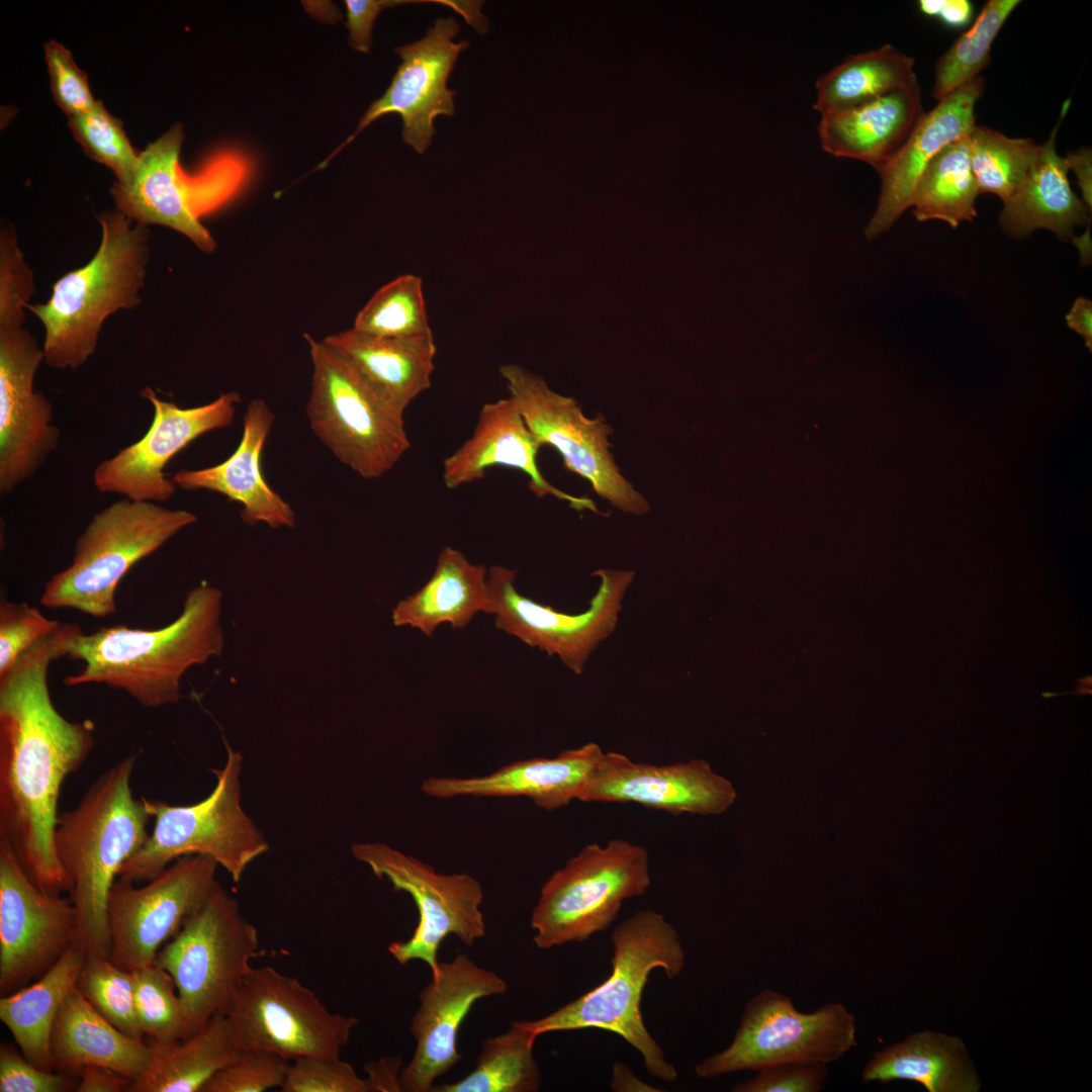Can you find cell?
Wrapping results in <instances>:
<instances>
[{
	"label": "cell",
	"instance_id": "46",
	"mask_svg": "<svg viewBox=\"0 0 1092 1092\" xmlns=\"http://www.w3.org/2000/svg\"><path fill=\"white\" fill-rule=\"evenodd\" d=\"M289 1060L264 1051H242L203 1086L201 1092H264L281 1088Z\"/></svg>",
	"mask_w": 1092,
	"mask_h": 1092
},
{
	"label": "cell",
	"instance_id": "33",
	"mask_svg": "<svg viewBox=\"0 0 1092 1092\" xmlns=\"http://www.w3.org/2000/svg\"><path fill=\"white\" fill-rule=\"evenodd\" d=\"M148 1044L149 1064L132 1081L131 1092H201L214 1074L242 1053L225 1013L215 1014L198 1031L182 1040H150Z\"/></svg>",
	"mask_w": 1092,
	"mask_h": 1092
},
{
	"label": "cell",
	"instance_id": "21",
	"mask_svg": "<svg viewBox=\"0 0 1092 1092\" xmlns=\"http://www.w3.org/2000/svg\"><path fill=\"white\" fill-rule=\"evenodd\" d=\"M460 31L453 17L439 18L421 39L394 49L401 59L384 94L372 102L355 131L318 167L325 166L375 119L398 113L402 119V140L423 154L435 134L438 115L453 116L455 90L447 81L466 40L454 41Z\"/></svg>",
	"mask_w": 1092,
	"mask_h": 1092
},
{
	"label": "cell",
	"instance_id": "45",
	"mask_svg": "<svg viewBox=\"0 0 1092 1092\" xmlns=\"http://www.w3.org/2000/svg\"><path fill=\"white\" fill-rule=\"evenodd\" d=\"M34 292L33 273L14 231L5 226L0 236V328L24 325L25 310Z\"/></svg>",
	"mask_w": 1092,
	"mask_h": 1092
},
{
	"label": "cell",
	"instance_id": "11",
	"mask_svg": "<svg viewBox=\"0 0 1092 1092\" xmlns=\"http://www.w3.org/2000/svg\"><path fill=\"white\" fill-rule=\"evenodd\" d=\"M647 850L623 839L585 845L543 884L532 910L540 949L582 942L607 929L622 903L650 885Z\"/></svg>",
	"mask_w": 1092,
	"mask_h": 1092
},
{
	"label": "cell",
	"instance_id": "37",
	"mask_svg": "<svg viewBox=\"0 0 1092 1092\" xmlns=\"http://www.w3.org/2000/svg\"><path fill=\"white\" fill-rule=\"evenodd\" d=\"M979 195L972 171L969 134L945 146L928 164L911 207L919 221L938 219L951 228L977 216Z\"/></svg>",
	"mask_w": 1092,
	"mask_h": 1092
},
{
	"label": "cell",
	"instance_id": "49",
	"mask_svg": "<svg viewBox=\"0 0 1092 1092\" xmlns=\"http://www.w3.org/2000/svg\"><path fill=\"white\" fill-rule=\"evenodd\" d=\"M43 49L57 105L68 117L92 109L98 100L94 99L87 75L77 66L71 52L54 39L47 41Z\"/></svg>",
	"mask_w": 1092,
	"mask_h": 1092
},
{
	"label": "cell",
	"instance_id": "22",
	"mask_svg": "<svg viewBox=\"0 0 1092 1092\" xmlns=\"http://www.w3.org/2000/svg\"><path fill=\"white\" fill-rule=\"evenodd\" d=\"M507 989L505 979L464 953L440 963L439 973L420 993V1005L412 1017L410 1030L416 1049L400 1070V1090L432 1092L435 1081L462 1059L457 1050L458 1031L474 1003Z\"/></svg>",
	"mask_w": 1092,
	"mask_h": 1092
},
{
	"label": "cell",
	"instance_id": "54",
	"mask_svg": "<svg viewBox=\"0 0 1092 1092\" xmlns=\"http://www.w3.org/2000/svg\"><path fill=\"white\" fill-rule=\"evenodd\" d=\"M399 1057H382L378 1061H372L365 1066L367 1073L366 1082L369 1092H398Z\"/></svg>",
	"mask_w": 1092,
	"mask_h": 1092
},
{
	"label": "cell",
	"instance_id": "27",
	"mask_svg": "<svg viewBox=\"0 0 1092 1092\" xmlns=\"http://www.w3.org/2000/svg\"><path fill=\"white\" fill-rule=\"evenodd\" d=\"M274 423V415L262 399L252 400L243 418V435L234 453L223 462L205 468L182 469L172 480L177 487L205 489L242 504V520L266 523L271 528L293 527L295 515L266 482L261 471V454Z\"/></svg>",
	"mask_w": 1092,
	"mask_h": 1092
},
{
	"label": "cell",
	"instance_id": "38",
	"mask_svg": "<svg viewBox=\"0 0 1092 1092\" xmlns=\"http://www.w3.org/2000/svg\"><path fill=\"white\" fill-rule=\"evenodd\" d=\"M538 1035L513 1022L502 1034L486 1038L475 1068L464 1078L435 1085L432 1092H536L542 1073L534 1058Z\"/></svg>",
	"mask_w": 1092,
	"mask_h": 1092
},
{
	"label": "cell",
	"instance_id": "47",
	"mask_svg": "<svg viewBox=\"0 0 1092 1092\" xmlns=\"http://www.w3.org/2000/svg\"><path fill=\"white\" fill-rule=\"evenodd\" d=\"M282 1092H369L365 1078L340 1058L301 1057L290 1064Z\"/></svg>",
	"mask_w": 1092,
	"mask_h": 1092
},
{
	"label": "cell",
	"instance_id": "14",
	"mask_svg": "<svg viewBox=\"0 0 1092 1092\" xmlns=\"http://www.w3.org/2000/svg\"><path fill=\"white\" fill-rule=\"evenodd\" d=\"M351 852L378 879H386L395 891L407 893L417 906L419 921L412 936L388 945L389 953L400 965L422 961L435 977L440 966L439 947L448 935H455L467 946L485 936L480 909L483 891L471 875L440 874L382 842L354 843Z\"/></svg>",
	"mask_w": 1092,
	"mask_h": 1092
},
{
	"label": "cell",
	"instance_id": "43",
	"mask_svg": "<svg viewBox=\"0 0 1092 1092\" xmlns=\"http://www.w3.org/2000/svg\"><path fill=\"white\" fill-rule=\"evenodd\" d=\"M135 1007L145 1035L158 1042L189 1036L183 1005L171 975L155 964L132 972Z\"/></svg>",
	"mask_w": 1092,
	"mask_h": 1092
},
{
	"label": "cell",
	"instance_id": "17",
	"mask_svg": "<svg viewBox=\"0 0 1092 1092\" xmlns=\"http://www.w3.org/2000/svg\"><path fill=\"white\" fill-rule=\"evenodd\" d=\"M600 578L588 608L566 614L521 595L515 587L516 571L491 566L487 573L489 606L495 626L550 656H557L572 672L581 674L593 652L616 629L624 597L632 584V570L598 569Z\"/></svg>",
	"mask_w": 1092,
	"mask_h": 1092
},
{
	"label": "cell",
	"instance_id": "41",
	"mask_svg": "<svg viewBox=\"0 0 1092 1092\" xmlns=\"http://www.w3.org/2000/svg\"><path fill=\"white\" fill-rule=\"evenodd\" d=\"M353 330L376 337L433 334L420 276L403 274L380 287L355 317Z\"/></svg>",
	"mask_w": 1092,
	"mask_h": 1092
},
{
	"label": "cell",
	"instance_id": "35",
	"mask_svg": "<svg viewBox=\"0 0 1092 1092\" xmlns=\"http://www.w3.org/2000/svg\"><path fill=\"white\" fill-rule=\"evenodd\" d=\"M76 943L32 985L0 999V1019L21 1054L32 1064L53 1071L50 1042L59 1009L76 985L86 962Z\"/></svg>",
	"mask_w": 1092,
	"mask_h": 1092
},
{
	"label": "cell",
	"instance_id": "59",
	"mask_svg": "<svg viewBox=\"0 0 1092 1092\" xmlns=\"http://www.w3.org/2000/svg\"><path fill=\"white\" fill-rule=\"evenodd\" d=\"M1071 241H1073V243L1079 249L1082 263H1086V264L1090 263V261H1091L1090 229L1088 228L1086 230V232L1083 234V236H1081L1079 238L1073 237L1071 239Z\"/></svg>",
	"mask_w": 1092,
	"mask_h": 1092
},
{
	"label": "cell",
	"instance_id": "16",
	"mask_svg": "<svg viewBox=\"0 0 1092 1092\" xmlns=\"http://www.w3.org/2000/svg\"><path fill=\"white\" fill-rule=\"evenodd\" d=\"M211 857L182 856L142 887L116 880L106 917L109 960L134 972L155 964L160 947L205 903L218 883Z\"/></svg>",
	"mask_w": 1092,
	"mask_h": 1092
},
{
	"label": "cell",
	"instance_id": "25",
	"mask_svg": "<svg viewBox=\"0 0 1092 1092\" xmlns=\"http://www.w3.org/2000/svg\"><path fill=\"white\" fill-rule=\"evenodd\" d=\"M540 447L511 396L487 402L470 438L445 458L444 484L455 489L483 478L490 468L508 467L526 473L539 497L552 495L575 510L600 513L592 499L568 494L545 479L537 465Z\"/></svg>",
	"mask_w": 1092,
	"mask_h": 1092
},
{
	"label": "cell",
	"instance_id": "9",
	"mask_svg": "<svg viewBox=\"0 0 1092 1092\" xmlns=\"http://www.w3.org/2000/svg\"><path fill=\"white\" fill-rule=\"evenodd\" d=\"M312 365L306 416L315 437L365 479L391 470L411 448L403 415L324 341L305 334Z\"/></svg>",
	"mask_w": 1092,
	"mask_h": 1092
},
{
	"label": "cell",
	"instance_id": "39",
	"mask_svg": "<svg viewBox=\"0 0 1092 1092\" xmlns=\"http://www.w3.org/2000/svg\"><path fill=\"white\" fill-rule=\"evenodd\" d=\"M1019 0H989L935 66L932 97L939 101L970 83L990 63L992 44Z\"/></svg>",
	"mask_w": 1092,
	"mask_h": 1092
},
{
	"label": "cell",
	"instance_id": "10",
	"mask_svg": "<svg viewBox=\"0 0 1092 1092\" xmlns=\"http://www.w3.org/2000/svg\"><path fill=\"white\" fill-rule=\"evenodd\" d=\"M258 951L256 926L217 883L155 961L175 982L189 1036L215 1014L226 1013Z\"/></svg>",
	"mask_w": 1092,
	"mask_h": 1092
},
{
	"label": "cell",
	"instance_id": "29",
	"mask_svg": "<svg viewBox=\"0 0 1092 1092\" xmlns=\"http://www.w3.org/2000/svg\"><path fill=\"white\" fill-rule=\"evenodd\" d=\"M323 341L402 415L408 404L431 386L437 353L433 334L387 338L350 329L330 335Z\"/></svg>",
	"mask_w": 1092,
	"mask_h": 1092
},
{
	"label": "cell",
	"instance_id": "42",
	"mask_svg": "<svg viewBox=\"0 0 1092 1092\" xmlns=\"http://www.w3.org/2000/svg\"><path fill=\"white\" fill-rule=\"evenodd\" d=\"M77 988L84 998L117 1029L143 1040L135 1007L133 973L114 965L109 958H90L79 974Z\"/></svg>",
	"mask_w": 1092,
	"mask_h": 1092
},
{
	"label": "cell",
	"instance_id": "15",
	"mask_svg": "<svg viewBox=\"0 0 1092 1092\" xmlns=\"http://www.w3.org/2000/svg\"><path fill=\"white\" fill-rule=\"evenodd\" d=\"M510 396L538 441L561 455L565 467L586 479L614 508L645 515L647 499L621 473L610 451L611 427L599 415L585 417L578 402L552 390L545 380L517 364L499 369Z\"/></svg>",
	"mask_w": 1092,
	"mask_h": 1092
},
{
	"label": "cell",
	"instance_id": "60",
	"mask_svg": "<svg viewBox=\"0 0 1092 1092\" xmlns=\"http://www.w3.org/2000/svg\"><path fill=\"white\" fill-rule=\"evenodd\" d=\"M943 0H920L918 1L919 11L929 17H936Z\"/></svg>",
	"mask_w": 1092,
	"mask_h": 1092
},
{
	"label": "cell",
	"instance_id": "32",
	"mask_svg": "<svg viewBox=\"0 0 1092 1092\" xmlns=\"http://www.w3.org/2000/svg\"><path fill=\"white\" fill-rule=\"evenodd\" d=\"M485 566L471 563L457 549L445 547L431 578L392 610L395 626H411L431 636L441 624L463 628L479 612H488Z\"/></svg>",
	"mask_w": 1092,
	"mask_h": 1092
},
{
	"label": "cell",
	"instance_id": "40",
	"mask_svg": "<svg viewBox=\"0 0 1092 1092\" xmlns=\"http://www.w3.org/2000/svg\"><path fill=\"white\" fill-rule=\"evenodd\" d=\"M972 171L979 194L992 193L1004 202L1018 189L1039 152L1030 139L1009 138L975 125L969 133Z\"/></svg>",
	"mask_w": 1092,
	"mask_h": 1092
},
{
	"label": "cell",
	"instance_id": "57",
	"mask_svg": "<svg viewBox=\"0 0 1092 1092\" xmlns=\"http://www.w3.org/2000/svg\"><path fill=\"white\" fill-rule=\"evenodd\" d=\"M974 7L968 0H943L937 18L947 27L964 28L973 19Z\"/></svg>",
	"mask_w": 1092,
	"mask_h": 1092
},
{
	"label": "cell",
	"instance_id": "5",
	"mask_svg": "<svg viewBox=\"0 0 1092 1092\" xmlns=\"http://www.w3.org/2000/svg\"><path fill=\"white\" fill-rule=\"evenodd\" d=\"M611 940L612 973L603 983L548 1015L519 1022L538 1036L588 1027L617 1033L640 1053L648 1074L674 1082V1066L644 1025L641 999L652 970L663 969L668 979L681 973L679 935L662 914L641 910L620 923Z\"/></svg>",
	"mask_w": 1092,
	"mask_h": 1092
},
{
	"label": "cell",
	"instance_id": "2",
	"mask_svg": "<svg viewBox=\"0 0 1092 1092\" xmlns=\"http://www.w3.org/2000/svg\"><path fill=\"white\" fill-rule=\"evenodd\" d=\"M140 752L102 772L78 805L58 816L55 845L76 915V944L90 958H109L106 908L122 864L149 838L151 817L133 798L130 778Z\"/></svg>",
	"mask_w": 1092,
	"mask_h": 1092
},
{
	"label": "cell",
	"instance_id": "1",
	"mask_svg": "<svg viewBox=\"0 0 1092 1092\" xmlns=\"http://www.w3.org/2000/svg\"><path fill=\"white\" fill-rule=\"evenodd\" d=\"M82 629L60 624L0 675V838L42 890H67L55 832L63 782L94 746V724L70 721L55 707L49 667Z\"/></svg>",
	"mask_w": 1092,
	"mask_h": 1092
},
{
	"label": "cell",
	"instance_id": "13",
	"mask_svg": "<svg viewBox=\"0 0 1092 1092\" xmlns=\"http://www.w3.org/2000/svg\"><path fill=\"white\" fill-rule=\"evenodd\" d=\"M241 1051H264L287 1060L340 1058L353 1016L331 1012L298 979L270 966L252 968L225 1013Z\"/></svg>",
	"mask_w": 1092,
	"mask_h": 1092
},
{
	"label": "cell",
	"instance_id": "7",
	"mask_svg": "<svg viewBox=\"0 0 1092 1092\" xmlns=\"http://www.w3.org/2000/svg\"><path fill=\"white\" fill-rule=\"evenodd\" d=\"M183 126L173 125L140 153L131 178L115 182L110 193L116 209L134 222L170 228L198 249L212 253L216 243L201 218L232 201L252 174V162L233 148L213 153L194 173H187L179 156Z\"/></svg>",
	"mask_w": 1092,
	"mask_h": 1092
},
{
	"label": "cell",
	"instance_id": "26",
	"mask_svg": "<svg viewBox=\"0 0 1092 1092\" xmlns=\"http://www.w3.org/2000/svg\"><path fill=\"white\" fill-rule=\"evenodd\" d=\"M594 742L566 749L555 757H536L507 764L489 775L474 778H428L421 790L428 796L527 797L535 805L553 811L580 800L604 757Z\"/></svg>",
	"mask_w": 1092,
	"mask_h": 1092
},
{
	"label": "cell",
	"instance_id": "48",
	"mask_svg": "<svg viewBox=\"0 0 1092 1092\" xmlns=\"http://www.w3.org/2000/svg\"><path fill=\"white\" fill-rule=\"evenodd\" d=\"M60 621L47 618L38 608L24 602L0 603V675L26 649L54 630Z\"/></svg>",
	"mask_w": 1092,
	"mask_h": 1092
},
{
	"label": "cell",
	"instance_id": "44",
	"mask_svg": "<svg viewBox=\"0 0 1092 1092\" xmlns=\"http://www.w3.org/2000/svg\"><path fill=\"white\" fill-rule=\"evenodd\" d=\"M68 124L84 152L109 168L116 182L125 183L131 178L140 153L131 147L121 121L100 100L92 109L69 116Z\"/></svg>",
	"mask_w": 1092,
	"mask_h": 1092
},
{
	"label": "cell",
	"instance_id": "20",
	"mask_svg": "<svg viewBox=\"0 0 1092 1092\" xmlns=\"http://www.w3.org/2000/svg\"><path fill=\"white\" fill-rule=\"evenodd\" d=\"M43 352L24 327L0 328V492L32 478L59 448L50 399L33 387Z\"/></svg>",
	"mask_w": 1092,
	"mask_h": 1092
},
{
	"label": "cell",
	"instance_id": "52",
	"mask_svg": "<svg viewBox=\"0 0 1092 1092\" xmlns=\"http://www.w3.org/2000/svg\"><path fill=\"white\" fill-rule=\"evenodd\" d=\"M410 3H436L448 6L454 11L458 2L454 0H346V26L350 33V44L360 53L368 54L372 43V27L378 14L390 7Z\"/></svg>",
	"mask_w": 1092,
	"mask_h": 1092
},
{
	"label": "cell",
	"instance_id": "55",
	"mask_svg": "<svg viewBox=\"0 0 1092 1092\" xmlns=\"http://www.w3.org/2000/svg\"><path fill=\"white\" fill-rule=\"evenodd\" d=\"M1069 170H1073L1082 198L1088 210L1092 209V152L1090 148H1082L1076 152H1070L1065 157Z\"/></svg>",
	"mask_w": 1092,
	"mask_h": 1092
},
{
	"label": "cell",
	"instance_id": "50",
	"mask_svg": "<svg viewBox=\"0 0 1092 1092\" xmlns=\"http://www.w3.org/2000/svg\"><path fill=\"white\" fill-rule=\"evenodd\" d=\"M827 1064H785L763 1068L746 1082H740L733 1092H818L827 1080Z\"/></svg>",
	"mask_w": 1092,
	"mask_h": 1092
},
{
	"label": "cell",
	"instance_id": "18",
	"mask_svg": "<svg viewBox=\"0 0 1092 1092\" xmlns=\"http://www.w3.org/2000/svg\"><path fill=\"white\" fill-rule=\"evenodd\" d=\"M141 395L154 408L151 427L139 441L101 461L93 472V483L102 493L134 502H167L177 487L164 472L168 462L203 434L229 427L241 396L225 392L206 404L182 408L161 399L151 387H145Z\"/></svg>",
	"mask_w": 1092,
	"mask_h": 1092
},
{
	"label": "cell",
	"instance_id": "23",
	"mask_svg": "<svg viewBox=\"0 0 1092 1092\" xmlns=\"http://www.w3.org/2000/svg\"><path fill=\"white\" fill-rule=\"evenodd\" d=\"M736 796L732 784L705 760L656 765L605 752L579 801L636 803L675 815H717Z\"/></svg>",
	"mask_w": 1092,
	"mask_h": 1092
},
{
	"label": "cell",
	"instance_id": "30",
	"mask_svg": "<svg viewBox=\"0 0 1092 1092\" xmlns=\"http://www.w3.org/2000/svg\"><path fill=\"white\" fill-rule=\"evenodd\" d=\"M53 1068L66 1073L87 1066L112 1069L132 1081L147 1068L150 1046L123 1033L84 998L75 985L57 1014L50 1042Z\"/></svg>",
	"mask_w": 1092,
	"mask_h": 1092
},
{
	"label": "cell",
	"instance_id": "8",
	"mask_svg": "<svg viewBox=\"0 0 1092 1092\" xmlns=\"http://www.w3.org/2000/svg\"><path fill=\"white\" fill-rule=\"evenodd\" d=\"M196 521L189 511L158 503L124 497L109 505L77 538L71 564L46 582L40 604L95 618L112 616L117 586L128 570Z\"/></svg>",
	"mask_w": 1092,
	"mask_h": 1092
},
{
	"label": "cell",
	"instance_id": "58",
	"mask_svg": "<svg viewBox=\"0 0 1092 1092\" xmlns=\"http://www.w3.org/2000/svg\"><path fill=\"white\" fill-rule=\"evenodd\" d=\"M611 1088L614 1091H661L638 1079L623 1063H614Z\"/></svg>",
	"mask_w": 1092,
	"mask_h": 1092
},
{
	"label": "cell",
	"instance_id": "28",
	"mask_svg": "<svg viewBox=\"0 0 1092 1092\" xmlns=\"http://www.w3.org/2000/svg\"><path fill=\"white\" fill-rule=\"evenodd\" d=\"M924 114L918 81L859 106L821 115L826 153L862 161L878 172L902 148Z\"/></svg>",
	"mask_w": 1092,
	"mask_h": 1092
},
{
	"label": "cell",
	"instance_id": "36",
	"mask_svg": "<svg viewBox=\"0 0 1092 1092\" xmlns=\"http://www.w3.org/2000/svg\"><path fill=\"white\" fill-rule=\"evenodd\" d=\"M913 58L891 44L847 57L818 78L814 109L820 115L873 101L917 82Z\"/></svg>",
	"mask_w": 1092,
	"mask_h": 1092
},
{
	"label": "cell",
	"instance_id": "4",
	"mask_svg": "<svg viewBox=\"0 0 1092 1092\" xmlns=\"http://www.w3.org/2000/svg\"><path fill=\"white\" fill-rule=\"evenodd\" d=\"M98 219L101 241L90 261L59 278L46 302L27 305L43 326V362L54 369L85 364L95 353L105 320L142 301L150 261L148 226L118 209Z\"/></svg>",
	"mask_w": 1092,
	"mask_h": 1092
},
{
	"label": "cell",
	"instance_id": "31",
	"mask_svg": "<svg viewBox=\"0 0 1092 1092\" xmlns=\"http://www.w3.org/2000/svg\"><path fill=\"white\" fill-rule=\"evenodd\" d=\"M1070 103V99L1063 103L1058 122L1049 140L1040 145L1031 169L1004 202L1000 224L1008 235L1019 237L1045 229L1067 241L1073 238L1076 226L1088 222V208L1072 190L1069 167L1056 150L1057 132Z\"/></svg>",
	"mask_w": 1092,
	"mask_h": 1092
},
{
	"label": "cell",
	"instance_id": "51",
	"mask_svg": "<svg viewBox=\"0 0 1092 1092\" xmlns=\"http://www.w3.org/2000/svg\"><path fill=\"white\" fill-rule=\"evenodd\" d=\"M72 1087L68 1076L42 1070L13 1046L1 1044L0 1092H64Z\"/></svg>",
	"mask_w": 1092,
	"mask_h": 1092
},
{
	"label": "cell",
	"instance_id": "12",
	"mask_svg": "<svg viewBox=\"0 0 1092 1092\" xmlns=\"http://www.w3.org/2000/svg\"><path fill=\"white\" fill-rule=\"evenodd\" d=\"M854 1015L836 1002L800 1012L791 997L766 989L751 998L732 1042L695 1067L702 1079L785 1065L827 1064L857 1045Z\"/></svg>",
	"mask_w": 1092,
	"mask_h": 1092
},
{
	"label": "cell",
	"instance_id": "56",
	"mask_svg": "<svg viewBox=\"0 0 1092 1092\" xmlns=\"http://www.w3.org/2000/svg\"><path fill=\"white\" fill-rule=\"evenodd\" d=\"M1067 325L1084 338L1089 349L1092 347V301L1084 296L1077 297L1066 316Z\"/></svg>",
	"mask_w": 1092,
	"mask_h": 1092
},
{
	"label": "cell",
	"instance_id": "24",
	"mask_svg": "<svg viewBox=\"0 0 1092 1092\" xmlns=\"http://www.w3.org/2000/svg\"><path fill=\"white\" fill-rule=\"evenodd\" d=\"M984 86V78L979 76L937 101L924 112L897 154L878 171L882 185L876 210L864 231L868 240L890 230L911 207L919 179L932 159L945 146L971 132Z\"/></svg>",
	"mask_w": 1092,
	"mask_h": 1092
},
{
	"label": "cell",
	"instance_id": "19",
	"mask_svg": "<svg viewBox=\"0 0 1092 1092\" xmlns=\"http://www.w3.org/2000/svg\"><path fill=\"white\" fill-rule=\"evenodd\" d=\"M76 942L70 900L39 888L0 838V989L44 973Z\"/></svg>",
	"mask_w": 1092,
	"mask_h": 1092
},
{
	"label": "cell",
	"instance_id": "6",
	"mask_svg": "<svg viewBox=\"0 0 1092 1092\" xmlns=\"http://www.w3.org/2000/svg\"><path fill=\"white\" fill-rule=\"evenodd\" d=\"M224 742L226 759L212 769L216 784L206 798L191 805L143 798L154 828L122 864L119 880L147 882L176 859L199 854L214 859L240 882L247 868L268 851L266 837L242 806L243 756Z\"/></svg>",
	"mask_w": 1092,
	"mask_h": 1092
},
{
	"label": "cell",
	"instance_id": "53",
	"mask_svg": "<svg viewBox=\"0 0 1092 1092\" xmlns=\"http://www.w3.org/2000/svg\"><path fill=\"white\" fill-rule=\"evenodd\" d=\"M78 1092H121L129 1091L132 1080L112 1069L102 1066H87L80 1072Z\"/></svg>",
	"mask_w": 1092,
	"mask_h": 1092
},
{
	"label": "cell",
	"instance_id": "34",
	"mask_svg": "<svg viewBox=\"0 0 1092 1092\" xmlns=\"http://www.w3.org/2000/svg\"><path fill=\"white\" fill-rule=\"evenodd\" d=\"M864 1082L909 1080L929 1092H974L978 1077L960 1038L923 1031L876 1053L866 1065Z\"/></svg>",
	"mask_w": 1092,
	"mask_h": 1092
},
{
	"label": "cell",
	"instance_id": "3",
	"mask_svg": "<svg viewBox=\"0 0 1092 1092\" xmlns=\"http://www.w3.org/2000/svg\"><path fill=\"white\" fill-rule=\"evenodd\" d=\"M221 602V592L202 582L187 593L179 617L163 628L117 625L90 634L81 631L70 641L66 656L82 661L83 667L64 682L103 684L146 708L178 702L184 672L222 652Z\"/></svg>",
	"mask_w": 1092,
	"mask_h": 1092
}]
</instances>
